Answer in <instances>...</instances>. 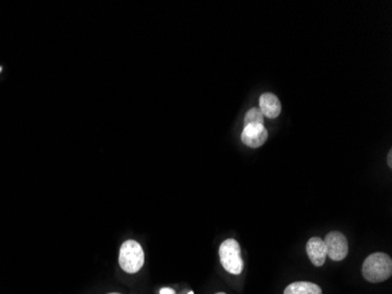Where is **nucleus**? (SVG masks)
I'll list each match as a JSON object with an SVG mask.
<instances>
[{
  "mask_svg": "<svg viewBox=\"0 0 392 294\" xmlns=\"http://www.w3.org/2000/svg\"><path fill=\"white\" fill-rule=\"evenodd\" d=\"M260 110L265 117L275 119L281 115L282 106L279 103V98L276 97L275 94H262L260 97Z\"/></svg>",
  "mask_w": 392,
  "mask_h": 294,
  "instance_id": "7",
  "label": "nucleus"
},
{
  "mask_svg": "<svg viewBox=\"0 0 392 294\" xmlns=\"http://www.w3.org/2000/svg\"><path fill=\"white\" fill-rule=\"evenodd\" d=\"M284 294H322L320 286L309 281H297L288 285Z\"/></svg>",
  "mask_w": 392,
  "mask_h": 294,
  "instance_id": "8",
  "label": "nucleus"
},
{
  "mask_svg": "<svg viewBox=\"0 0 392 294\" xmlns=\"http://www.w3.org/2000/svg\"><path fill=\"white\" fill-rule=\"evenodd\" d=\"M217 294H226V293H224V292H220V293H217Z\"/></svg>",
  "mask_w": 392,
  "mask_h": 294,
  "instance_id": "13",
  "label": "nucleus"
},
{
  "mask_svg": "<svg viewBox=\"0 0 392 294\" xmlns=\"http://www.w3.org/2000/svg\"><path fill=\"white\" fill-rule=\"evenodd\" d=\"M108 294H120V293H108Z\"/></svg>",
  "mask_w": 392,
  "mask_h": 294,
  "instance_id": "14",
  "label": "nucleus"
},
{
  "mask_svg": "<svg viewBox=\"0 0 392 294\" xmlns=\"http://www.w3.org/2000/svg\"><path fill=\"white\" fill-rule=\"evenodd\" d=\"M187 294H194V292L193 291H190V292H188V293Z\"/></svg>",
  "mask_w": 392,
  "mask_h": 294,
  "instance_id": "12",
  "label": "nucleus"
},
{
  "mask_svg": "<svg viewBox=\"0 0 392 294\" xmlns=\"http://www.w3.org/2000/svg\"><path fill=\"white\" fill-rule=\"evenodd\" d=\"M241 139L242 142L248 147L258 149L267 142L268 131L265 128V125L246 126L242 131Z\"/></svg>",
  "mask_w": 392,
  "mask_h": 294,
  "instance_id": "5",
  "label": "nucleus"
},
{
  "mask_svg": "<svg viewBox=\"0 0 392 294\" xmlns=\"http://www.w3.org/2000/svg\"><path fill=\"white\" fill-rule=\"evenodd\" d=\"M258 125H265V115L258 108H251L246 113L245 128L246 126H258Z\"/></svg>",
  "mask_w": 392,
  "mask_h": 294,
  "instance_id": "9",
  "label": "nucleus"
},
{
  "mask_svg": "<svg viewBox=\"0 0 392 294\" xmlns=\"http://www.w3.org/2000/svg\"><path fill=\"white\" fill-rule=\"evenodd\" d=\"M388 164H389L390 167H392V151H390L389 154H388Z\"/></svg>",
  "mask_w": 392,
  "mask_h": 294,
  "instance_id": "11",
  "label": "nucleus"
},
{
  "mask_svg": "<svg viewBox=\"0 0 392 294\" xmlns=\"http://www.w3.org/2000/svg\"><path fill=\"white\" fill-rule=\"evenodd\" d=\"M362 274L365 281L374 284L388 281L392 274L391 258L386 253H372L364 260Z\"/></svg>",
  "mask_w": 392,
  "mask_h": 294,
  "instance_id": "1",
  "label": "nucleus"
},
{
  "mask_svg": "<svg viewBox=\"0 0 392 294\" xmlns=\"http://www.w3.org/2000/svg\"><path fill=\"white\" fill-rule=\"evenodd\" d=\"M221 265L228 273L238 274L242 273L243 270V260L241 256V247L235 239H227L224 240L220 246Z\"/></svg>",
  "mask_w": 392,
  "mask_h": 294,
  "instance_id": "3",
  "label": "nucleus"
},
{
  "mask_svg": "<svg viewBox=\"0 0 392 294\" xmlns=\"http://www.w3.org/2000/svg\"><path fill=\"white\" fill-rule=\"evenodd\" d=\"M306 254L315 266H323L328 256L327 247H325L323 239L318 238V237L310 238L306 242Z\"/></svg>",
  "mask_w": 392,
  "mask_h": 294,
  "instance_id": "6",
  "label": "nucleus"
},
{
  "mask_svg": "<svg viewBox=\"0 0 392 294\" xmlns=\"http://www.w3.org/2000/svg\"><path fill=\"white\" fill-rule=\"evenodd\" d=\"M158 294H176V292L171 288H163L160 290V293Z\"/></svg>",
  "mask_w": 392,
  "mask_h": 294,
  "instance_id": "10",
  "label": "nucleus"
},
{
  "mask_svg": "<svg viewBox=\"0 0 392 294\" xmlns=\"http://www.w3.org/2000/svg\"><path fill=\"white\" fill-rule=\"evenodd\" d=\"M325 247H327V256L334 261H341L345 259L349 253V244L347 239L343 233L338 231L329 232L323 239Z\"/></svg>",
  "mask_w": 392,
  "mask_h": 294,
  "instance_id": "4",
  "label": "nucleus"
},
{
  "mask_svg": "<svg viewBox=\"0 0 392 294\" xmlns=\"http://www.w3.org/2000/svg\"><path fill=\"white\" fill-rule=\"evenodd\" d=\"M119 264L125 272L138 273L145 264V253L142 245L135 240H127L120 247Z\"/></svg>",
  "mask_w": 392,
  "mask_h": 294,
  "instance_id": "2",
  "label": "nucleus"
}]
</instances>
